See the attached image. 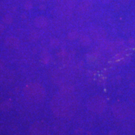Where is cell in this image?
<instances>
[{"label":"cell","instance_id":"6da1fadb","mask_svg":"<svg viewBox=\"0 0 135 135\" xmlns=\"http://www.w3.org/2000/svg\"><path fill=\"white\" fill-rule=\"evenodd\" d=\"M51 106L55 115L68 117L72 116L75 111L76 102L72 94H63L60 92L53 98Z\"/></svg>","mask_w":135,"mask_h":135},{"label":"cell","instance_id":"7a4b0ae2","mask_svg":"<svg viewBox=\"0 0 135 135\" xmlns=\"http://www.w3.org/2000/svg\"><path fill=\"white\" fill-rule=\"evenodd\" d=\"M24 92L28 99L35 102H41L46 96L45 88L41 84L37 83L27 84L24 89Z\"/></svg>","mask_w":135,"mask_h":135},{"label":"cell","instance_id":"3957f363","mask_svg":"<svg viewBox=\"0 0 135 135\" xmlns=\"http://www.w3.org/2000/svg\"><path fill=\"white\" fill-rule=\"evenodd\" d=\"M107 103L105 99L101 96L97 95L90 98L87 102V107L95 113H101L105 110Z\"/></svg>","mask_w":135,"mask_h":135},{"label":"cell","instance_id":"277c9868","mask_svg":"<svg viewBox=\"0 0 135 135\" xmlns=\"http://www.w3.org/2000/svg\"><path fill=\"white\" fill-rule=\"evenodd\" d=\"M112 112L116 118L118 119H123L127 116L128 109L124 104L116 103L112 106Z\"/></svg>","mask_w":135,"mask_h":135},{"label":"cell","instance_id":"5b68a950","mask_svg":"<svg viewBox=\"0 0 135 135\" xmlns=\"http://www.w3.org/2000/svg\"><path fill=\"white\" fill-rule=\"evenodd\" d=\"M5 45L9 48L16 49L20 46V41L16 36H9L5 40Z\"/></svg>","mask_w":135,"mask_h":135},{"label":"cell","instance_id":"8992f818","mask_svg":"<svg viewBox=\"0 0 135 135\" xmlns=\"http://www.w3.org/2000/svg\"><path fill=\"white\" fill-rule=\"evenodd\" d=\"M93 38L96 40H103L106 37V31L101 28H97L91 31Z\"/></svg>","mask_w":135,"mask_h":135},{"label":"cell","instance_id":"52a82bcc","mask_svg":"<svg viewBox=\"0 0 135 135\" xmlns=\"http://www.w3.org/2000/svg\"><path fill=\"white\" fill-rule=\"evenodd\" d=\"M35 25L37 28H43L46 27L48 25V21L45 17L40 16H38L35 20Z\"/></svg>","mask_w":135,"mask_h":135},{"label":"cell","instance_id":"ba28073f","mask_svg":"<svg viewBox=\"0 0 135 135\" xmlns=\"http://www.w3.org/2000/svg\"><path fill=\"white\" fill-rule=\"evenodd\" d=\"M13 106V103L10 100H6L0 104V110L6 112L9 111Z\"/></svg>","mask_w":135,"mask_h":135},{"label":"cell","instance_id":"9c48e42d","mask_svg":"<svg viewBox=\"0 0 135 135\" xmlns=\"http://www.w3.org/2000/svg\"><path fill=\"white\" fill-rule=\"evenodd\" d=\"M80 41L83 46H87L88 45H90L91 42V38L88 36V35H81L80 37Z\"/></svg>","mask_w":135,"mask_h":135},{"label":"cell","instance_id":"30bf717a","mask_svg":"<svg viewBox=\"0 0 135 135\" xmlns=\"http://www.w3.org/2000/svg\"><path fill=\"white\" fill-rule=\"evenodd\" d=\"M74 91V88L71 86H66L63 87V88L60 90V93L63 94H73Z\"/></svg>","mask_w":135,"mask_h":135},{"label":"cell","instance_id":"8fae6325","mask_svg":"<svg viewBox=\"0 0 135 135\" xmlns=\"http://www.w3.org/2000/svg\"><path fill=\"white\" fill-rule=\"evenodd\" d=\"M79 37V33L76 31H71L68 35V38L70 40H75Z\"/></svg>","mask_w":135,"mask_h":135},{"label":"cell","instance_id":"7c38bea8","mask_svg":"<svg viewBox=\"0 0 135 135\" xmlns=\"http://www.w3.org/2000/svg\"><path fill=\"white\" fill-rule=\"evenodd\" d=\"M13 21V17L9 15H4L3 18V21L4 22V23L6 25H10L11 23H12Z\"/></svg>","mask_w":135,"mask_h":135},{"label":"cell","instance_id":"4fadbf2b","mask_svg":"<svg viewBox=\"0 0 135 135\" xmlns=\"http://www.w3.org/2000/svg\"><path fill=\"white\" fill-rule=\"evenodd\" d=\"M98 58V55L96 53H89L87 55V60L89 61H93L96 60Z\"/></svg>","mask_w":135,"mask_h":135},{"label":"cell","instance_id":"5bb4252c","mask_svg":"<svg viewBox=\"0 0 135 135\" xmlns=\"http://www.w3.org/2000/svg\"><path fill=\"white\" fill-rule=\"evenodd\" d=\"M59 45H60V41H59L58 39L53 38L51 40L50 45L51 47H53V48H56V47L58 46Z\"/></svg>","mask_w":135,"mask_h":135},{"label":"cell","instance_id":"9a60e30c","mask_svg":"<svg viewBox=\"0 0 135 135\" xmlns=\"http://www.w3.org/2000/svg\"><path fill=\"white\" fill-rule=\"evenodd\" d=\"M41 60L42 62H43L44 64H48L50 60V55H49V54H44V55L42 56Z\"/></svg>","mask_w":135,"mask_h":135},{"label":"cell","instance_id":"2e32d148","mask_svg":"<svg viewBox=\"0 0 135 135\" xmlns=\"http://www.w3.org/2000/svg\"><path fill=\"white\" fill-rule=\"evenodd\" d=\"M38 38H39V34L37 33L36 32H35V31L31 33V35H30V40H31L32 41H35V40H36Z\"/></svg>","mask_w":135,"mask_h":135},{"label":"cell","instance_id":"e0dca14e","mask_svg":"<svg viewBox=\"0 0 135 135\" xmlns=\"http://www.w3.org/2000/svg\"><path fill=\"white\" fill-rule=\"evenodd\" d=\"M24 6L26 10H30L32 9V8H33V4H32L31 1H27V2L25 3Z\"/></svg>","mask_w":135,"mask_h":135},{"label":"cell","instance_id":"ac0fdd59","mask_svg":"<svg viewBox=\"0 0 135 135\" xmlns=\"http://www.w3.org/2000/svg\"><path fill=\"white\" fill-rule=\"evenodd\" d=\"M5 66L4 61L2 60H0V71H2L4 70Z\"/></svg>","mask_w":135,"mask_h":135},{"label":"cell","instance_id":"d6986e66","mask_svg":"<svg viewBox=\"0 0 135 135\" xmlns=\"http://www.w3.org/2000/svg\"><path fill=\"white\" fill-rule=\"evenodd\" d=\"M119 1H120L121 2L123 3V4H128V3H130L131 0H119Z\"/></svg>","mask_w":135,"mask_h":135},{"label":"cell","instance_id":"ffe728a7","mask_svg":"<svg viewBox=\"0 0 135 135\" xmlns=\"http://www.w3.org/2000/svg\"><path fill=\"white\" fill-rule=\"evenodd\" d=\"M4 30V26L2 24H0V34L3 33Z\"/></svg>","mask_w":135,"mask_h":135},{"label":"cell","instance_id":"44dd1931","mask_svg":"<svg viewBox=\"0 0 135 135\" xmlns=\"http://www.w3.org/2000/svg\"><path fill=\"white\" fill-rule=\"evenodd\" d=\"M108 135H118V134H117V133H116V131H111V132L109 133Z\"/></svg>","mask_w":135,"mask_h":135},{"label":"cell","instance_id":"7402d4cb","mask_svg":"<svg viewBox=\"0 0 135 135\" xmlns=\"http://www.w3.org/2000/svg\"><path fill=\"white\" fill-rule=\"evenodd\" d=\"M110 1H111V0H102V1L104 3H108L110 2Z\"/></svg>","mask_w":135,"mask_h":135},{"label":"cell","instance_id":"603a6c76","mask_svg":"<svg viewBox=\"0 0 135 135\" xmlns=\"http://www.w3.org/2000/svg\"><path fill=\"white\" fill-rule=\"evenodd\" d=\"M40 8L41 9H45V6H43V4H41V6H40Z\"/></svg>","mask_w":135,"mask_h":135}]
</instances>
